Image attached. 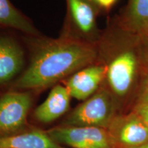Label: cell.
<instances>
[{"instance_id": "obj_1", "label": "cell", "mask_w": 148, "mask_h": 148, "mask_svg": "<svg viewBox=\"0 0 148 148\" xmlns=\"http://www.w3.org/2000/svg\"><path fill=\"white\" fill-rule=\"evenodd\" d=\"M38 42L29 66L14 84L16 88L47 87L88 66L97 56L90 44L74 37Z\"/></svg>"}, {"instance_id": "obj_2", "label": "cell", "mask_w": 148, "mask_h": 148, "mask_svg": "<svg viewBox=\"0 0 148 148\" xmlns=\"http://www.w3.org/2000/svg\"><path fill=\"white\" fill-rule=\"evenodd\" d=\"M113 96L101 88L78 105L63 122V125L95 127L107 129L115 118Z\"/></svg>"}, {"instance_id": "obj_3", "label": "cell", "mask_w": 148, "mask_h": 148, "mask_svg": "<svg viewBox=\"0 0 148 148\" xmlns=\"http://www.w3.org/2000/svg\"><path fill=\"white\" fill-rule=\"evenodd\" d=\"M59 145L71 148H114L107 129L62 125L47 131Z\"/></svg>"}, {"instance_id": "obj_4", "label": "cell", "mask_w": 148, "mask_h": 148, "mask_svg": "<svg viewBox=\"0 0 148 148\" xmlns=\"http://www.w3.org/2000/svg\"><path fill=\"white\" fill-rule=\"evenodd\" d=\"M32 103V95L27 92H8L0 96V137L20 132Z\"/></svg>"}, {"instance_id": "obj_5", "label": "cell", "mask_w": 148, "mask_h": 148, "mask_svg": "<svg viewBox=\"0 0 148 148\" xmlns=\"http://www.w3.org/2000/svg\"><path fill=\"white\" fill-rule=\"evenodd\" d=\"M108 131L114 147L136 148L148 141V125L134 112L115 116Z\"/></svg>"}, {"instance_id": "obj_6", "label": "cell", "mask_w": 148, "mask_h": 148, "mask_svg": "<svg viewBox=\"0 0 148 148\" xmlns=\"http://www.w3.org/2000/svg\"><path fill=\"white\" fill-rule=\"evenodd\" d=\"M137 69V58L132 51H123L107 66L106 78L112 92L119 97L130 89Z\"/></svg>"}, {"instance_id": "obj_7", "label": "cell", "mask_w": 148, "mask_h": 148, "mask_svg": "<svg viewBox=\"0 0 148 148\" xmlns=\"http://www.w3.org/2000/svg\"><path fill=\"white\" fill-rule=\"evenodd\" d=\"M107 66L88 65L72 74L65 83L71 97L84 101L98 90L106 76Z\"/></svg>"}, {"instance_id": "obj_8", "label": "cell", "mask_w": 148, "mask_h": 148, "mask_svg": "<svg viewBox=\"0 0 148 148\" xmlns=\"http://www.w3.org/2000/svg\"><path fill=\"white\" fill-rule=\"evenodd\" d=\"M71 97L66 86L56 85L45 100L35 109V119L43 123H51L59 119L69 110Z\"/></svg>"}, {"instance_id": "obj_9", "label": "cell", "mask_w": 148, "mask_h": 148, "mask_svg": "<svg viewBox=\"0 0 148 148\" xmlns=\"http://www.w3.org/2000/svg\"><path fill=\"white\" fill-rule=\"evenodd\" d=\"M23 65V52L17 42L8 37H0V86L12 80Z\"/></svg>"}, {"instance_id": "obj_10", "label": "cell", "mask_w": 148, "mask_h": 148, "mask_svg": "<svg viewBox=\"0 0 148 148\" xmlns=\"http://www.w3.org/2000/svg\"><path fill=\"white\" fill-rule=\"evenodd\" d=\"M0 148H63L47 132L32 130L0 137Z\"/></svg>"}, {"instance_id": "obj_11", "label": "cell", "mask_w": 148, "mask_h": 148, "mask_svg": "<svg viewBox=\"0 0 148 148\" xmlns=\"http://www.w3.org/2000/svg\"><path fill=\"white\" fill-rule=\"evenodd\" d=\"M70 18L74 26L84 34H89L95 25V13L86 0H66Z\"/></svg>"}, {"instance_id": "obj_12", "label": "cell", "mask_w": 148, "mask_h": 148, "mask_svg": "<svg viewBox=\"0 0 148 148\" xmlns=\"http://www.w3.org/2000/svg\"><path fill=\"white\" fill-rule=\"evenodd\" d=\"M127 23L129 28L144 41L148 40V0H130Z\"/></svg>"}, {"instance_id": "obj_13", "label": "cell", "mask_w": 148, "mask_h": 148, "mask_svg": "<svg viewBox=\"0 0 148 148\" xmlns=\"http://www.w3.org/2000/svg\"><path fill=\"white\" fill-rule=\"evenodd\" d=\"M0 25L12 27L28 34H36L33 25L11 3L10 0H0Z\"/></svg>"}, {"instance_id": "obj_14", "label": "cell", "mask_w": 148, "mask_h": 148, "mask_svg": "<svg viewBox=\"0 0 148 148\" xmlns=\"http://www.w3.org/2000/svg\"><path fill=\"white\" fill-rule=\"evenodd\" d=\"M138 103H148V69L140 88Z\"/></svg>"}, {"instance_id": "obj_15", "label": "cell", "mask_w": 148, "mask_h": 148, "mask_svg": "<svg viewBox=\"0 0 148 148\" xmlns=\"http://www.w3.org/2000/svg\"><path fill=\"white\" fill-rule=\"evenodd\" d=\"M134 112L148 125V103H138L135 107Z\"/></svg>"}, {"instance_id": "obj_16", "label": "cell", "mask_w": 148, "mask_h": 148, "mask_svg": "<svg viewBox=\"0 0 148 148\" xmlns=\"http://www.w3.org/2000/svg\"><path fill=\"white\" fill-rule=\"evenodd\" d=\"M142 58H143V63L147 67V69H148V40L145 41V44L142 49Z\"/></svg>"}, {"instance_id": "obj_17", "label": "cell", "mask_w": 148, "mask_h": 148, "mask_svg": "<svg viewBox=\"0 0 148 148\" xmlns=\"http://www.w3.org/2000/svg\"><path fill=\"white\" fill-rule=\"evenodd\" d=\"M96 3L104 8H109L116 2V0H94Z\"/></svg>"}, {"instance_id": "obj_18", "label": "cell", "mask_w": 148, "mask_h": 148, "mask_svg": "<svg viewBox=\"0 0 148 148\" xmlns=\"http://www.w3.org/2000/svg\"><path fill=\"white\" fill-rule=\"evenodd\" d=\"M136 148H148V141L146 143L143 144V145H140V146H139V147H136Z\"/></svg>"}, {"instance_id": "obj_19", "label": "cell", "mask_w": 148, "mask_h": 148, "mask_svg": "<svg viewBox=\"0 0 148 148\" xmlns=\"http://www.w3.org/2000/svg\"><path fill=\"white\" fill-rule=\"evenodd\" d=\"M86 1H88V3H90V2H92V1H94V0H86Z\"/></svg>"}]
</instances>
